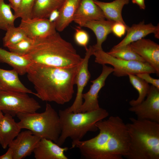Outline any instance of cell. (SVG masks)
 <instances>
[{
	"mask_svg": "<svg viewBox=\"0 0 159 159\" xmlns=\"http://www.w3.org/2000/svg\"><path fill=\"white\" fill-rule=\"evenodd\" d=\"M150 74L148 73L144 72L138 73L136 75L143 80L147 83L151 84L152 85L159 89V79L152 77Z\"/></svg>",
	"mask_w": 159,
	"mask_h": 159,
	"instance_id": "obj_33",
	"label": "cell"
},
{
	"mask_svg": "<svg viewBox=\"0 0 159 159\" xmlns=\"http://www.w3.org/2000/svg\"><path fill=\"white\" fill-rule=\"evenodd\" d=\"M67 147L62 148L52 141L41 139L33 151L36 159H68L64 152Z\"/></svg>",
	"mask_w": 159,
	"mask_h": 159,
	"instance_id": "obj_17",
	"label": "cell"
},
{
	"mask_svg": "<svg viewBox=\"0 0 159 159\" xmlns=\"http://www.w3.org/2000/svg\"><path fill=\"white\" fill-rule=\"evenodd\" d=\"M105 19L102 11L93 0H81L73 21L80 27H84L88 21Z\"/></svg>",
	"mask_w": 159,
	"mask_h": 159,
	"instance_id": "obj_15",
	"label": "cell"
},
{
	"mask_svg": "<svg viewBox=\"0 0 159 159\" xmlns=\"http://www.w3.org/2000/svg\"><path fill=\"white\" fill-rule=\"evenodd\" d=\"M12 9L14 13L16 12L19 9L21 4L22 0H8Z\"/></svg>",
	"mask_w": 159,
	"mask_h": 159,
	"instance_id": "obj_34",
	"label": "cell"
},
{
	"mask_svg": "<svg viewBox=\"0 0 159 159\" xmlns=\"http://www.w3.org/2000/svg\"><path fill=\"white\" fill-rule=\"evenodd\" d=\"M39 103L28 93L0 90V110L13 117L19 113L36 112L40 109Z\"/></svg>",
	"mask_w": 159,
	"mask_h": 159,
	"instance_id": "obj_8",
	"label": "cell"
},
{
	"mask_svg": "<svg viewBox=\"0 0 159 159\" xmlns=\"http://www.w3.org/2000/svg\"><path fill=\"white\" fill-rule=\"evenodd\" d=\"M130 82L133 87L138 91V96L136 100H132L129 102L131 106H134L143 101L149 91L150 86L143 79L136 75L129 74Z\"/></svg>",
	"mask_w": 159,
	"mask_h": 159,
	"instance_id": "obj_25",
	"label": "cell"
},
{
	"mask_svg": "<svg viewBox=\"0 0 159 159\" xmlns=\"http://www.w3.org/2000/svg\"><path fill=\"white\" fill-rule=\"evenodd\" d=\"M95 50L91 46L86 50L85 56L80 66L75 77V84L77 86L75 99L72 105L66 108L69 112H79L83 102L82 97L83 90L90 78V74L88 69V62L91 56L93 55Z\"/></svg>",
	"mask_w": 159,
	"mask_h": 159,
	"instance_id": "obj_11",
	"label": "cell"
},
{
	"mask_svg": "<svg viewBox=\"0 0 159 159\" xmlns=\"http://www.w3.org/2000/svg\"><path fill=\"white\" fill-rule=\"evenodd\" d=\"M134 50L159 74V45L149 39L142 38L130 44Z\"/></svg>",
	"mask_w": 159,
	"mask_h": 159,
	"instance_id": "obj_14",
	"label": "cell"
},
{
	"mask_svg": "<svg viewBox=\"0 0 159 159\" xmlns=\"http://www.w3.org/2000/svg\"><path fill=\"white\" fill-rule=\"evenodd\" d=\"M34 39L31 48L24 56L32 63L68 68L80 64L83 60L72 44L63 39L58 32Z\"/></svg>",
	"mask_w": 159,
	"mask_h": 159,
	"instance_id": "obj_3",
	"label": "cell"
},
{
	"mask_svg": "<svg viewBox=\"0 0 159 159\" xmlns=\"http://www.w3.org/2000/svg\"><path fill=\"white\" fill-rule=\"evenodd\" d=\"M0 62L7 64L21 75L26 74L28 68L32 63L24 56L1 48H0Z\"/></svg>",
	"mask_w": 159,
	"mask_h": 159,
	"instance_id": "obj_23",
	"label": "cell"
},
{
	"mask_svg": "<svg viewBox=\"0 0 159 159\" xmlns=\"http://www.w3.org/2000/svg\"><path fill=\"white\" fill-rule=\"evenodd\" d=\"M93 55L95 57V62L102 65L108 64L112 66L113 74L117 77L144 72L157 74L155 70L146 62L118 59L110 55L103 49L95 50Z\"/></svg>",
	"mask_w": 159,
	"mask_h": 159,
	"instance_id": "obj_7",
	"label": "cell"
},
{
	"mask_svg": "<svg viewBox=\"0 0 159 159\" xmlns=\"http://www.w3.org/2000/svg\"><path fill=\"white\" fill-rule=\"evenodd\" d=\"M64 0H35L32 12V18L48 19L53 11L59 10Z\"/></svg>",
	"mask_w": 159,
	"mask_h": 159,
	"instance_id": "obj_24",
	"label": "cell"
},
{
	"mask_svg": "<svg viewBox=\"0 0 159 159\" xmlns=\"http://www.w3.org/2000/svg\"><path fill=\"white\" fill-rule=\"evenodd\" d=\"M59 14L58 10H55L50 14L48 19L51 22H54L58 18Z\"/></svg>",
	"mask_w": 159,
	"mask_h": 159,
	"instance_id": "obj_36",
	"label": "cell"
},
{
	"mask_svg": "<svg viewBox=\"0 0 159 159\" xmlns=\"http://www.w3.org/2000/svg\"><path fill=\"white\" fill-rule=\"evenodd\" d=\"M102 72L96 79L91 81L92 84L89 91L83 93L84 100L80 108L79 112L93 111L100 108L98 100V94L101 89L105 85V81L109 75L113 71V68L103 64Z\"/></svg>",
	"mask_w": 159,
	"mask_h": 159,
	"instance_id": "obj_10",
	"label": "cell"
},
{
	"mask_svg": "<svg viewBox=\"0 0 159 159\" xmlns=\"http://www.w3.org/2000/svg\"><path fill=\"white\" fill-rule=\"evenodd\" d=\"M128 27L126 24L115 22L112 26V32L115 36L120 38L125 35Z\"/></svg>",
	"mask_w": 159,
	"mask_h": 159,
	"instance_id": "obj_32",
	"label": "cell"
},
{
	"mask_svg": "<svg viewBox=\"0 0 159 159\" xmlns=\"http://www.w3.org/2000/svg\"><path fill=\"white\" fill-rule=\"evenodd\" d=\"M126 124L128 159H159V123L132 117Z\"/></svg>",
	"mask_w": 159,
	"mask_h": 159,
	"instance_id": "obj_4",
	"label": "cell"
},
{
	"mask_svg": "<svg viewBox=\"0 0 159 159\" xmlns=\"http://www.w3.org/2000/svg\"><path fill=\"white\" fill-rule=\"evenodd\" d=\"M146 97L141 103L131 106L129 110L134 113L138 119L159 123V89L151 85Z\"/></svg>",
	"mask_w": 159,
	"mask_h": 159,
	"instance_id": "obj_9",
	"label": "cell"
},
{
	"mask_svg": "<svg viewBox=\"0 0 159 159\" xmlns=\"http://www.w3.org/2000/svg\"><path fill=\"white\" fill-rule=\"evenodd\" d=\"M3 112L2 111L0 110V125L1 123L2 119L4 116V115H3Z\"/></svg>",
	"mask_w": 159,
	"mask_h": 159,
	"instance_id": "obj_38",
	"label": "cell"
},
{
	"mask_svg": "<svg viewBox=\"0 0 159 159\" xmlns=\"http://www.w3.org/2000/svg\"><path fill=\"white\" fill-rule=\"evenodd\" d=\"M99 130L95 137L72 142V148H78L87 159H122L127 155L129 138L126 125L118 116H111L96 124Z\"/></svg>",
	"mask_w": 159,
	"mask_h": 159,
	"instance_id": "obj_1",
	"label": "cell"
},
{
	"mask_svg": "<svg viewBox=\"0 0 159 159\" xmlns=\"http://www.w3.org/2000/svg\"><path fill=\"white\" fill-rule=\"evenodd\" d=\"M107 53L112 57L119 59L146 62L134 51L130 44L116 48H112Z\"/></svg>",
	"mask_w": 159,
	"mask_h": 159,
	"instance_id": "obj_26",
	"label": "cell"
},
{
	"mask_svg": "<svg viewBox=\"0 0 159 159\" xmlns=\"http://www.w3.org/2000/svg\"><path fill=\"white\" fill-rule=\"evenodd\" d=\"M10 4L4 0H0V29L6 31L9 27L14 26L16 19L11 10Z\"/></svg>",
	"mask_w": 159,
	"mask_h": 159,
	"instance_id": "obj_28",
	"label": "cell"
},
{
	"mask_svg": "<svg viewBox=\"0 0 159 159\" xmlns=\"http://www.w3.org/2000/svg\"><path fill=\"white\" fill-rule=\"evenodd\" d=\"M41 139L30 130L20 132L8 146L13 151V159H22L30 155Z\"/></svg>",
	"mask_w": 159,
	"mask_h": 159,
	"instance_id": "obj_12",
	"label": "cell"
},
{
	"mask_svg": "<svg viewBox=\"0 0 159 159\" xmlns=\"http://www.w3.org/2000/svg\"><path fill=\"white\" fill-rule=\"evenodd\" d=\"M124 38L112 48L120 47L144 38L147 35L153 33L155 38H159V25L154 26L152 23L145 24L144 21L128 27Z\"/></svg>",
	"mask_w": 159,
	"mask_h": 159,
	"instance_id": "obj_16",
	"label": "cell"
},
{
	"mask_svg": "<svg viewBox=\"0 0 159 159\" xmlns=\"http://www.w3.org/2000/svg\"><path fill=\"white\" fill-rule=\"evenodd\" d=\"M130 0H115L110 2L98 0H93V1L102 10L107 20L126 24L122 16V11L124 6L128 4Z\"/></svg>",
	"mask_w": 159,
	"mask_h": 159,
	"instance_id": "obj_22",
	"label": "cell"
},
{
	"mask_svg": "<svg viewBox=\"0 0 159 159\" xmlns=\"http://www.w3.org/2000/svg\"><path fill=\"white\" fill-rule=\"evenodd\" d=\"M17 72L13 69L6 70L0 67V90L37 94L26 88L20 81Z\"/></svg>",
	"mask_w": 159,
	"mask_h": 159,
	"instance_id": "obj_18",
	"label": "cell"
},
{
	"mask_svg": "<svg viewBox=\"0 0 159 159\" xmlns=\"http://www.w3.org/2000/svg\"><path fill=\"white\" fill-rule=\"evenodd\" d=\"M27 36L33 39L42 38L56 32L54 22L47 18H31L21 19L19 26Z\"/></svg>",
	"mask_w": 159,
	"mask_h": 159,
	"instance_id": "obj_13",
	"label": "cell"
},
{
	"mask_svg": "<svg viewBox=\"0 0 159 159\" xmlns=\"http://www.w3.org/2000/svg\"><path fill=\"white\" fill-rule=\"evenodd\" d=\"M35 0H22L18 10L14 14L16 19L19 18L21 19L32 18V12Z\"/></svg>",
	"mask_w": 159,
	"mask_h": 159,
	"instance_id": "obj_30",
	"label": "cell"
},
{
	"mask_svg": "<svg viewBox=\"0 0 159 159\" xmlns=\"http://www.w3.org/2000/svg\"><path fill=\"white\" fill-rule=\"evenodd\" d=\"M80 64L60 68L32 63L26 74L38 97L43 101L63 105L73 97L75 77Z\"/></svg>",
	"mask_w": 159,
	"mask_h": 159,
	"instance_id": "obj_2",
	"label": "cell"
},
{
	"mask_svg": "<svg viewBox=\"0 0 159 159\" xmlns=\"http://www.w3.org/2000/svg\"><path fill=\"white\" fill-rule=\"evenodd\" d=\"M34 39L27 37L19 42L10 45L7 48L9 51L20 55L24 56L31 48Z\"/></svg>",
	"mask_w": 159,
	"mask_h": 159,
	"instance_id": "obj_29",
	"label": "cell"
},
{
	"mask_svg": "<svg viewBox=\"0 0 159 159\" xmlns=\"http://www.w3.org/2000/svg\"><path fill=\"white\" fill-rule=\"evenodd\" d=\"M58 113L61 132L57 144L60 146L68 138L72 142L80 141L87 132L96 131V122L109 115L107 110L101 107L91 111L78 113L69 112L66 109L59 110Z\"/></svg>",
	"mask_w": 159,
	"mask_h": 159,
	"instance_id": "obj_5",
	"label": "cell"
},
{
	"mask_svg": "<svg viewBox=\"0 0 159 159\" xmlns=\"http://www.w3.org/2000/svg\"><path fill=\"white\" fill-rule=\"evenodd\" d=\"M81 0H64L59 9V16L54 22L56 30L62 32L73 21Z\"/></svg>",
	"mask_w": 159,
	"mask_h": 159,
	"instance_id": "obj_21",
	"label": "cell"
},
{
	"mask_svg": "<svg viewBox=\"0 0 159 159\" xmlns=\"http://www.w3.org/2000/svg\"><path fill=\"white\" fill-rule=\"evenodd\" d=\"M20 120L18 122L21 129L31 131L41 139L51 140L57 143L60 136L61 128L58 113L48 103L45 111L41 113H18Z\"/></svg>",
	"mask_w": 159,
	"mask_h": 159,
	"instance_id": "obj_6",
	"label": "cell"
},
{
	"mask_svg": "<svg viewBox=\"0 0 159 159\" xmlns=\"http://www.w3.org/2000/svg\"><path fill=\"white\" fill-rule=\"evenodd\" d=\"M132 1L133 4H137L140 9H145V0H132Z\"/></svg>",
	"mask_w": 159,
	"mask_h": 159,
	"instance_id": "obj_37",
	"label": "cell"
},
{
	"mask_svg": "<svg viewBox=\"0 0 159 159\" xmlns=\"http://www.w3.org/2000/svg\"><path fill=\"white\" fill-rule=\"evenodd\" d=\"M13 117L5 113L0 125V144L4 149L8 146L21 129Z\"/></svg>",
	"mask_w": 159,
	"mask_h": 159,
	"instance_id": "obj_19",
	"label": "cell"
},
{
	"mask_svg": "<svg viewBox=\"0 0 159 159\" xmlns=\"http://www.w3.org/2000/svg\"><path fill=\"white\" fill-rule=\"evenodd\" d=\"M115 22L102 19L87 22L84 27L92 30L95 34L97 39L96 43L92 47L95 50L102 49V44L108 35L112 33V27Z\"/></svg>",
	"mask_w": 159,
	"mask_h": 159,
	"instance_id": "obj_20",
	"label": "cell"
},
{
	"mask_svg": "<svg viewBox=\"0 0 159 159\" xmlns=\"http://www.w3.org/2000/svg\"><path fill=\"white\" fill-rule=\"evenodd\" d=\"M74 38L75 42L78 45L84 47L86 50L87 49L90 37L86 31L80 27L75 29Z\"/></svg>",
	"mask_w": 159,
	"mask_h": 159,
	"instance_id": "obj_31",
	"label": "cell"
},
{
	"mask_svg": "<svg viewBox=\"0 0 159 159\" xmlns=\"http://www.w3.org/2000/svg\"><path fill=\"white\" fill-rule=\"evenodd\" d=\"M13 151L10 147L5 154L0 155V159H13Z\"/></svg>",
	"mask_w": 159,
	"mask_h": 159,
	"instance_id": "obj_35",
	"label": "cell"
},
{
	"mask_svg": "<svg viewBox=\"0 0 159 159\" xmlns=\"http://www.w3.org/2000/svg\"><path fill=\"white\" fill-rule=\"evenodd\" d=\"M6 32L2 39L4 47L16 44L27 37L24 31L20 26H11L6 30Z\"/></svg>",
	"mask_w": 159,
	"mask_h": 159,
	"instance_id": "obj_27",
	"label": "cell"
}]
</instances>
